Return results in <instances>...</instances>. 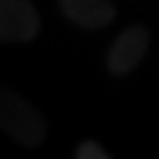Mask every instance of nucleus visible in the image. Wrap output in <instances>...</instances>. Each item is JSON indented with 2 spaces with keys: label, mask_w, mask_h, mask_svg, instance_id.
<instances>
[{
  "label": "nucleus",
  "mask_w": 159,
  "mask_h": 159,
  "mask_svg": "<svg viewBox=\"0 0 159 159\" xmlns=\"http://www.w3.org/2000/svg\"><path fill=\"white\" fill-rule=\"evenodd\" d=\"M149 43H151V35H149L147 27L132 25L128 29H124L107 52V60H106L107 70L116 77L132 72L141 64V60L145 58Z\"/></svg>",
  "instance_id": "nucleus-3"
},
{
  "label": "nucleus",
  "mask_w": 159,
  "mask_h": 159,
  "mask_svg": "<svg viewBox=\"0 0 159 159\" xmlns=\"http://www.w3.org/2000/svg\"><path fill=\"white\" fill-rule=\"evenodd\" d=\"M75 157L77 159H107L110 153H107L97 141H85L77 147Z\"/></svg>",
  "instance_id": "nucleus-5"
},
{
  "label": "nucleus",
  "mask_w": 159,
  "mask_h": 159,
  "mask_svg": "<svg viewBox=\"0 0 159 159\" xmlns=\"http://www.w3.org/2000/svg\"><path fill=\"white\" fill-rule=\"evenodd\" d=\"M0 130L23 147H39L46 139V120L21 93L0 83Z\"/></svg>",
  "instance_id": "nucleus-1"
},
{
  "label": "nucleus",
  "mask_w": 159,
  "mask_h": 159,
  "mask_svg": "<svg viewBox=\"0 0 159 159\" xmlns=\"http://www.w3.org/2000/svg\"><path fill=\"white\" fill-rule=\"evenodd\" d=\"M64 17L83 29H103L114 21L116 6L112 0H58Z\"/></svg>",
  "instance_id": "nucleus-4"
},
{
  "label": "nucleus",
  "mask_w": 159,
  "mask_h": 159,
  "mask_svg": "<svg viewBox=\"0 0 159 159\" xmlns=\"http://www.w3.org/2000/svg\"><path fill=\"white\" fill-rule=\"evenodd\" d=\"M39 33V15L29 0H0V43L31 41Z\"/></svg>",
  "instance_id": "nucleus-2"
}]
</instances>
